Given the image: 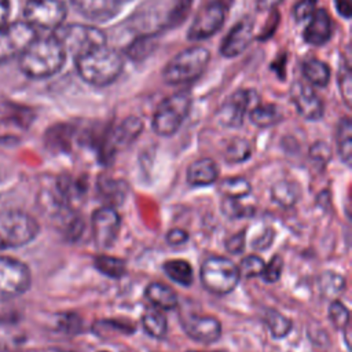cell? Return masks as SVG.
I'll list each match as a JSON object with an SVG mask.
<instances>
[{
	"instance_id": "1",
	"label": "cell",
	"mask_w": 352,
	"mask_h": 352,
	"mask_svg": "<svg viewBox=\"0 0 352 352\" xmlns=\"http://www.w3.org/2000/svg\"><path fill=\"white\" fill-rule=\"evenodd\" d=\"M194 0H147L129 18V28L140 37H153L179 26Z\"/></svg>"
},
{
	"instance_id": "2",
	"label": "cell",
	"mask_w": 352,
	"mask_h": 352,
	"mask_svg": "<svg viewBox=\"0 0 352 352\" xmlns=\"http://www.w3.org/2000/svg\"><path fill=\"white\" fill-rule=\"evenodd\" d=\"M66 55L55 34L37 36L19 55V69L29 78H47L63 67Z\"/></svg>"
},
{
	"instance_id": "3",
	"label": "cell",
	"mask_w": 352,
	"mask_h": 352,
	"mask_svg": "<svg viewBox=\"0 0 352 352\" xmlns=\"http://www.w3.org/2000/svg\"><path fill=\"white\" fill-rule=\"evenodd\" d=\"M80 77L95 87H106L114 82L124 69V58L116 48L99 45L74 58Z\"/></svg>"
},
{
	"instance_id": "4",
	"label": "cell",
	"mask_w": 352,
	"mask_h": 352,
	"mask_svg": "<svg viewBox=\"0 0 352 352\" xmlns=\"http://www.w3.org/2000/svg\"><path fill=\"white\" fill-rule=\"evenodd\" d=\"M210 52L202 45H192L177 52L164 67L162 78L169 85H184L195 81L206 70Z\"/></svg>"
},
{
	"instance_id": "5",
	"label": "cell",
	"mask_w": 352,
	"mask_h": 352,
	"mask_svg": "<svg viewBox=\"0 0 352 352\" xmlns=\"http://www.w3.org/2000/svg\"><path fill=\"white\" fill-rule=\"evenodd\" d=\"M40 232L37 220L22 210L0 212V252L22 248Z\"/></svg>"
},
{
	"instance_id": "6",
	"label": "cell",
	"mask_w": 352,
	"mask_h": 352,
	"mask_svg": "<svg viewBox=\"0 0 352 352\" xmlns=\"http://www.w3.org/2000/svg\"><path fill=\"white\" fill-rule=\"evenodd\" d=\"M191 103L192 98L187 91H180L165 98L153 114V131L160 136L175 135L188 116Z\"/></svg>"
},
{
	"instance_id": "7",
	"label": "cell",
	"mask_w": 352,
	"mask_h": 352,
	"mask_svg": "<svg viewBox=\"0 0 352 352\" xmlns=\"http://www.w3.org/2000/svg\"><path fill=\"white\" fill-rule=\"evenodd\" d=\"M199 276L204 287L219 296L231 293L241 280L238 265L230 258L219 256L208 257L202 263Z\"/></svg>"
},
{
	"instance_id": "8",
	"label": "cell",
	"mask_w": 352,
	"mask_h": 352,
	"mask_svg": "<svg viewBox=\"0 0 352 352\" xmlns=\"http://www.w3.org/2000/svg\"><path fill=\"white\" fill-rule=\"evenodd\" d=\"M54 34L63 45L66 54H72L74 58L91 48L106 44V34L92 25H60L55 29Z\"/></svg>"
},
{
	"instance_id": "9",
	"label": "cell",
	"mask_w": 352,
	"mask_h": 352,
	"mask_svg": "<svg viewBox=\"0 0 352 352\" xmlns=\"http://www.w3.org/2000/svg\"><path fill=\"white\" fill-rule=\"evenodd\" d=\"M32 283L29 267L14 257L0 256V301L23 294Z\"/></svg>"
},
{
	"instance_id": "10",
	"label": "cell",
	"mask_w": 352,
	"mask_h": 352,
	"mask_svg": "<svg viewBox=\"0 0 352 352\" xmlns=\"http://www.w3.org/2000/svg\"><path fill=\"white\" fill-rule=\"evenodd\" d=\"M36 37V28L26 21L7 22L0 26V63L19 58Z\"/></svg>"
},
{
	"instance_id": "11",
	"label": "cell",
	"mask_w": 352,
	"mask_h": 352,
	"mask_svg": "<svg viewBox=\"0 0 352 352\" xmlns=\"http://www.w3.org/2000/svg\"><path fill=\"white\" fill-rule=\"evenodd\" d=\"M67 8L62 0H28L23 16L33 28L55 30L66 19Z\"/></svg>"
},
{
	"instance_id": "12",
	"label": "cell",
	"mask_w": 352,
	"mask_h": 352,
	"mask_svg": "<svg viewBox=\"0 0 352 352\" xmlns=\"http://www.w3.org/2000/svg\"><path fill=\"white\" fill-rule=\"evenodd\" d=\"M226 19V6L220 0L205 4L195 15L188 28L187 38L190 41H202L214 36Z\"/></svg>"
},
{
	"instance_id": "13",
	"label": "cell",
	"mask_w": 352,
	"mask_h": 352,
	"mask_svg": "<svg viewBox=\"0 0 352 352\" xmlns=\"http://www.w3.org/2000/svg\"><path fill=\"white\" fill-rule=\"evenodd\" d=\"M92 235L96 248L109 249L117 239L121 219L113 206H102L92 213Z\"/></svg>"
},
{
	"instance_id": "14",
	"label": "cell",
	"mask_w": 352,
	"mask_h": 352,
	"mask_svg": "<svg viewBox=\"0 0 352 352\" xmlns=\"http://www.w3.org/2000/svg\"><path fill=\"white\" fill-rule=\"evenodd\" d=\"M143 131V122L139 117H126L110 131L102 146V155L111 157L116 151L128 147Z\"/></svg>"
},
{
	"instance_id": "15",
	"label": "cell",
	"mask_w": 352,
	"mask_h": 352,
	"mask_svg": "<svg viewBox=\"0 0 352 352\" xmlns=\"http://www.w3.org/2000/svg\"><path fill=\"white\" fill-rule=\"evenodd\" d=\"M290 99L297 113L302 118L308 121H318L323 117V102L309 84H305L302 81H294L290 87Z\"/></svg>"
},
{
	"instance_id": "16",
	"label": "cell",
	"mask_w": 352,
	"mask_h": 352,
	"mask_svg": "<svg viewBox=\"0 0 352 352\" xmlns=\"http://www.w3.org/2000/svg\"><path fill=\"white\" fill-rule=\"evenodd\" d=\"M182 327L191 340L204 344L214 342L221 336V323L210 315H184L182 318Z\"/></svg>"
},
{
	"instance_id": "17",
	"label": "cell",
	"mask_w": 352,
	"mask_h": 352,
	"mask_svg": "<svg viewBox=\"0 0 352 352\" xmlns=\"http://www.w3.org/2000/svg\"><path fill=\"white\" fill-rule=\"evenodd\" d=\"M250 89H238L221 104L217 111L219 122L226 128H239L243 124L245 113L252 102Z\"/></svg>"
},
{
	"instance_id": "18",
	"label": "cell",
	"mask_w": 352,
	"mask_h": 352,
	"mask_svg": "<svg viewBox=\"0 0 352 352\" xmlns=\"http://www.w3.org/2000/svg\"><path fill=\"white\" fill-rule=\"evenodd\" d=\"M253 40V22L249 18L239 19L227 33L221 45L220 54L226 58H234L242 54Z\"/></svg>"
},
{
	"instance_id": "19",
	"label": "cell",
	"mask_w": 352,
	"mask_h": 352,
	"mask_svg": "<svg viewBox=\"0 0 352 352\" xmlns=\"http://www.w3.org/2000/svg\"><path fill=\"white\" fill-rule=\"evenodd\" d=\"M78 14L89 21L104 22L114 18L126 0H70Z\"/></svg>"
},
{
	"instance_id": "20",
	"label": "cell",
	"mask_w": 352,
	"mask_h": 352,
	"mask_svg": "<svg viewBox=\"0 0 352 352\" xmlns=\"http://www.w3.org/2000/svg\"><path fill=\"white\" fill-rule=\"evenodd\" d=\"M331 37V18L324 8L315 10L304 30V40L311 45H323Z\"/></svg>"
},
{
	"instance_id": "21",
	"label": "cell",
	"mask_w": 352,
	"mask_h": 352,
	"mask_svg": "<svg viewBox=\"0 0 352 352\" xmlns=\"http://www.w3.org/2000/svg\"><path fill=\"white\" fill-rule=\"evenodd\" d=\"M186 177L191 186H209L217 180L219 169L213 160L201 158L190 164Z\"/></svg>"
},
{
	"instance_id": "22",
	"label": "cell",
	"mask_w": 352,
	"mask_h": 352,
	"mask_svg": "<svg viewBox=\"0 0 352 352\" xmlns=\"http://www.w3.org/2000/svg\"><path fill=\"white\" fill-rule=\"evenodd\" d=\"M98 190L103 201L107 204L106 206L121 205L128 192V187L124 180H116L104 176L98 180Z\"/></svg>"
},
{
	"instance_id": "23",
	"label": "cell",
	"mask_w": 352,
	"mask_h": 352,
	"mask_svg": "<svg viewBox=\"0 0 352 352\" xmlns=\"http://www.w3.org/2000/svg\"><path fill=\"white\" fill-rule=\"evenodd\" d=\"M146 297L154 307L160 309L169 311L177 305V296L173 289L160 282H151L147 285Z\"/></svg>"
},
{
	"instance_id": "24",
	"label": "cell",
	"mask_w": 352,
	"mask_h": 352,
	"mask_svg": "<svg viewBox=\"0 0 352 352\" xmlns=\"http://www.w3.org/2000/svg\"><path fill=\"white\" fill-rule=\"evenodd\" d=\"M302 74L309 85L323 88L330 81V67L320 59L309 58L302 63Z\"/></svg>"
},
{
	"instance_id": "25",
	"label": "cell",
	"mask_w": 352,
	"mask_h": 352,
	"mask_svg": "<svg viewBox=\"0 0 352 352\" xmlns=\"http://www.w3.org/2000/svg\"><path fill=\"white\" fill-rule=\"evenodd\" d=\"M300 186L292 180H279L271 188L272 199L282 208H292L300 199Z\"/></svg>"
},
{
	"instance_id": "26",
	"label": "cell",
	"mask_w": 352,
	"mask_h": 352,
	"mask_svg": "<svg viewBox=\"0 0 352 352\" xmlns=\"http://www.w3.org/2000/svg\"><path fill=\"white\" fill-rule=\"evenodd\" d=\"M336 143L340 158L346 165L351 164L352 158V124L349 117H344L338 121L336 131Z\"/></svg>"
},
{
	"instance_id": "27",
	"label": "cell",
	"mask_w": 352,
	"mask_h": 352,
	"mask_svg": "<svg viewBox=\"0 0 352 352\" xmlns=\"http://www.w3.org/2000/svg\"><path fill=\"white\" fill-rule=\"evenodd\" d=\"M164 272L170 278L173 282L183 285V286H190L194 280V272L192 267L188 261L186 260H168L162 265Z\"/></svg>"
},
{
	"instance_id": "28",
	"label": "cell",
	"mask_w": 352,
	"mask_h": 352,
	"mask_svg": "<svg viewBox=\"0 0 352 352\" xmlns=\"http://www.w3.org/2000/svg\"><path fill=\"white\" fill-rule=\"evenodd\" d=\"M142 326L143 330L154 338H162L168 330L166 318L157 308H147L144 311L142 315Z\"/></svg>"
},
{
	"instance_id": "29",
	"label": "cell",
	"mask_w": 352,
	"mask_h": 352,
	"mask_svg": "<svg viewBox=\"0 0 352 352\" xmlns=\"http://www.w3.org/2000/svg\"><path fill=\"white\" fill-rule=\"evenodd\" d=\"M249 117L258 128H270L282 120V114L275 104H258L252 109Z\"/></svg>"
},
{
	"instance_id": "30",
	"label": "cell",
	"mask_w": 352,
	"mask_h": 352,
	"mask_svg": "<svg viewBox=\"0 0 352 352\" xmlns=\"http://www.w3.org/2000/svg\"><path fill=\"white\" fill-rule=\"evenodd\" d=\"M94 265L100 274L109 278L118 279L126 274V263L122 258H118L114 256L99 254L95 257Z\"/></svg>"
},
{
	"instance_id": "31",
	"label": "cell",
	"mask_w": 352,
	"mask_h": 352,
	"mask_svg": "<svg viewBox=\"0 0 352 352\" xmlns=\"http://www.w3.org/2000/svg\"><path fill=\"white\" fill-rule=\"evenodd\" d=\"M263 320L265 322L267 327L270 329L272 337H275V338H282V337L287 336L293 327V323L287 316H285L279 311L271 309V308H267L264 311Z\"/></svg>"
},
{
	"instance_id": "32",
	"label": "cell",
	"mask_w": 352,
	"mask_h": 352,
	"mask_svg": "<svg viewBox=\"0 0 352 352\" xmlns=\"http://www.w3.org/2000/svg\"><path fill=\"white\" fill-rule=\"evenodd\" d=\"M219 191L226 197V198H234V199H241L246 195L250 194L252 186L245 177H226L220 182L219 184Z\"/></svg>"
},
{
	"instance_id": "33",
	"label": "cell",
	"mask_w": 352,
	"mask_h": 352,
	"mask_svg": "<svg viewBox=\"0 0 352 352\" xmlns=\"http://www.w3.org/2000/svg\"><path fill=\"white\" fill-rule=\"evenodd\" d=\"M345 279L337 272L326 271L319 278V289L326 297H337L345 289Z\"/></svg>"
},
{
	"instance_id": "34",
	"label": "cell",
	"mask_w": 352,
	"mask_h": 352,
	"mask_svg": "<svg viewBox=\"0 0 352 352\" xmlns=\"http://www.w3.org/2000/svg\"><path fill=\"white\" fill-rule=\"evenodd\" d=\"M252 154V143L245 138H234L224 153L228 162H242L246 161Z\"/></svg>"
},
{
	"instance_id": "35",
	"label": "cell",
	"mask_w": 352,
	"mask_h": 352,
	"mask_svg": "<svg viewBox=\"0 0 352 352\" xmlns=\"http://www.w3.org/2000/svg\"><path fill=\"white\" fill-rule=\"evenodd\" d=\"M264 265H265V263L261 257L250 254V256H246L245 258H242L238 268H239L241 276L254 278V276H261Z\"/></svg>"
},
{
	"instance_id": "36",
	"label": "cell",
	"mask_w": 352,
	"mask_h": 352,
	"mask_svg": "<svg viewBox=\"0 0 352 352\" xmlns=\"http://www.w3.org/2000/svg\"><path fill=\"white\" fill-rule=\"evenodd\" d=\"M329 319L336 329L342 330L349 323V309L342 302L334 300L329 307Z\"/></svg>"
},
{
	"instance_id": "37",
	"label": "cell",
	"mask_w": 352,
	"mask_h": 352,
	"mask_svg": "<svg viewBox=\"0 0 352 352\" xmlns=\"http://www.w3.org/2000/svg\"><path fill=\"white\" fill-rule=\"evenodd\" d=\"M283 271V260L280 256H274L265 265L261 274V278L267 283H275L279 280Z\"/></svg>"
},
{
	"instance_id": "38",
	"label": "cell",
	"mask_w": 352,
	"mask_h": 352,
	"mask_svg": "<svg viewBox=\"0 0 352 352\" xmlns=\"http://www.w3.org/2000/svg\"><path fill=\"white\" fill-rule=\"evenodd\" d=\"M338 84H340V92L345 102V104L351 106V98H352V81H351V67L348 63H344L340 67L338 73Z\"/></svg>"
},
{
	"instance_id": "39",
	"label": "cell",
	"mask_w": 352,
	"mask_h": 352,
	"mask_svg": "<svg viewBox=\"0 0 352 352\" xmlns=\"http://www.w3.org/2000/svg\"><path fill=\"white\" fill-rule=\"evenodd\" d=\"M309 158L320 166L331 160V150L326 142H315L309 148Z\"/></svg>"
},
{
	"instance_id": "40",
	"label": "cell",
	"mask_w": 352,
	"mask_h": 352,
	"mask_svg": "<svg viewBox=\"0 0 352 352\" xmlns=\"http://www.w3.org/2000/svg\"><path fill=\"white\" fill-rule=\"evenodd\" d=\"M316 10V0H300L293 7V16L297 22H304L311 18Z\"/></svg>"
},
{
	"instance_id": "41",
	"label": "cell",
	"mask_w": 352,
	"mask_h": 352,
	"mask_svg": "<svg viewBox=\"0 0 352 352\" xmlns=\"http://www.w3.org/2000/svg\"><path fill=\"white\" fill-rule=\"evenodd\" d=\"M133 324V323H132ZM131 323H124L121 320H113V319H104L100 322H96L94 327H99L103 330H117L121 334H131L135 331V326Z\"/></svg>"
},
{
	"instance_id": "42",
	"label": "cell",
	"mask_w": 352,
	"mask_h": 352,
	"mask_svg": "<svg viewBox=\"0 0 352 352\" xmlns=\"http://www.w3.org/2000/svg\"><path fill=\"white\" fill-rule=\"evenodd\" d=\"M221 210L223 213L227 216V217H242V216H246V212L249 210L248 208L245 206H241L238 199H234V198H226L224 197V201L221 204Z\"/></svg>"
},
{
	"instance_id": "43",
	"label": "cell",
	"mask_w": 352,
	"mask_h": 352,
	"mask_svg": "<svg viewBox=\"0 0 352 352\" xmlns=\"http://www.w3.org/2000/svg\"><path fill=\"white\" fill-rule=\"evenodd\" d=\"M58 326L59 329H62L63 331L66 333H78L81 330V326H82V322L80 319L78 315L76 314H65L59 318V322H58Z\"/></svg>"
},
{
	"instance_id": "44",
	"label": "cell",
	"mask_w": 352,
	"mask_h": 352,
	"mask_svg": "<svg viewBox=\"0 0 352 352\" xmlns=\"http://www.w3.org/2000/svg\"><path fill=\"white\" fill-rule=\"evenodd\" d=\"M245 231H239L234 235H231L226 241V249L232 254H239L245 249Z\"/></svg>"
},
{
	"instance_id": "45",
	"label": "cell",
	"mask_w": 352,
	"mask_h": 352,
	"mask_svg": "<svg viewBox=\"0 0 352 352\" xmlns=\"http://www.w3.org/2000/svg\"><path fill=\"white\" fill-rule=\"evenodd\" d=\"M166 242L172 246H179V245H183L184 242H187L188 239V234L182 230V228H173L170 231H168L166 234Z\"/></svg>"
},
{
	"instance_id": "46",
	"label": "cell",
	"mask_w": 352,
	"mask_h": 352,
	"mask_svg": "<svg viewBox=\"0 0 352 352\" xmlns=\"http://www.w3.org/2000/svg\"><path fill=\"white\" fill-rule=\"evenodd\" d=\"M272 239H274V232L272 230L267 228L261 235H258L257 239L252 242V246L256 250H264V249H268V246L272 243Z\"/></svg>"
},
{
	"instance_id": "47",
	"label": "cell",
	"mask_w": 352,
	"mask_h": 352,
	"mask_svg": "<svg viewBox=\"0 0 352 352\" xmlns=\"http://www.w3.org/2000/svg\"><path fill=\"white\" fill-rule=\"evenodd\" d=\"M334 6L341 16H344L346 19L351 18V14H352V1L351 0H334Z\"/></svg>"
},
{
	"instance_id": "48",
	"label": "cell",
	"mask_w": 352,
	"mask_h": 352,
	"mask_svg": "<svg viewBox=\"0 0 352 352\" xmlns=\"http://www.w3.org/2000/svg\"><path fill=\"white\" fill-rule=\"evenodd\" d=\"M10 12H11L10 0H0V26L8 22Z\"/></svg>"
},
{
	"instance_id": "49",
	"label": "cell",
	"mask_w": 352,
	"mask_h": 352,
	"mask_svg": "<svg viewBox=\"0 0 352 352\" xmlns=\"http://www.w3.org/2000/svg\"><path fill=\"white\" fill-rule=\"evenodd\" d=\"M282 0H257V8L260 11H267L275 8Z\"/></svg>"
},
{
	"instance_id": "50",
	"label": "cell",
	"mask_w": 352,
	"mask_h": 352,
	"mask_svg": "<svg viewBox=\"0 0 352 352\" xmlns=\"http://www.w3.org/2000/svg\"><path fill=\"white\" fill-rule=\"evenodd\" d=\"M187 352H198V351H187Z\"/></svg>"
},
{
	"instance_id": "51",
	"label": "cell",
	"mask_w": 352,
	"mask_h": 352,
	"mask_svg": "<svg viewBox=\"0 0 352 352\" xmlns=\"http://www.w3.org/2000/svg\"><path fill=\"white\" fill-rule=\"evenodd\" d=\"M99 352H109V351H99Z\"/></svg>"
}]
</instances>
